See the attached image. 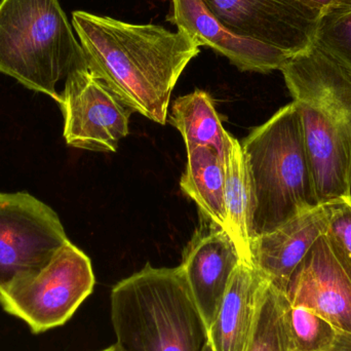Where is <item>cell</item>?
Returning a JSON list of instances; mask_svg holds the SVG:
<instances>
[{
	"mask_svg": "<svg viewBox=\"0 0 351 351\" xmlns=\"http://www.w3.org/2000/svg\"><path fill=\"white\" fill-rule=\"evenodd\" d=\"M72 26L88 69L134 112L166 125L173 90L199 43L184 31L84 10L72 12Z\"/></svg>",
	"mask_w": 351,
	"mask_h": 351,
	"instance_id": "1",
	"label": "cell"
},
{
	"mask_svg": "<svg viewBox=\"0 0 351 351\" xmlns=\"http://www.w3.org/2000/svg\"><path fill=\"white\" fill-rule=\"evenodd\" d=\"M110 315L123 351H204L208 344V326L180 265L147 263L117 282Z\"/></svg>",
	"mask_w": 351,
	"mask_h": 351,
	"instance_id": "2",
	"label": "cell"
},
{
	"mask_svg": "<svg viewBox=\"0 0 351 351\" xmlns=\"http://www.w3.org/2000/svg\"><path fill=\"white\" fill-rule=\"evenodd\" d=\"M241 147L255 196L253 237L321 206L294 101L256 128Z\"/></svg>",
	"mask_w": 351,
	"mask_h": 351,
	"instance_id": "3",
	"label": "cell"
},
{
	"mask_svg": "<svg viewBox=\"0 0 351 351\" xmlns=\"http://www.w3.org/2000/svg\"><path fill=\"white\" fill-rule=\"evenodd\" d=\"M86 64L59 0H0L1 73L58 102V82Z\"/></svg>",
	"mask_w": 351,
	"mask_h": 351,
	"instance_id": "4",
	"label": "cell"
},
{
	"mask_svg": "<svg viewBox=\"0 0 351 351\" xmlns=\"http://www.w3.org/2000/svg\"><path fill=\"white\" fill-rule=\"evenodd\" d=\"M95 284L90 258L69 241L40 271L0 290V305L40 334L65 325Z\"/></svg>",
	"mask_w": 351,
	"mask_h": 351,
	"instance_id": "5",
	"label": "cell"
},
{
	"mask_svg": "<svg viewBox=\"0 0 351 351\" xmlns=\"http://www.w3.org/2000/svg\"><path fill=\"white\" fill-rule=\"evenodd\" d=\"M68 241L45 202L26 192H0V290L40 271Z\"/></svg>",
	"mask_w": 351,
	"mask_h": 351,
	"instance_id": "6",
	"label": "cell"
},
{
	"mask_svg": "<svg viewBox=\"0 0 351 351\" xmlns=\"http://www.w3.org/2000/svg\"><path fill=\"white\" fill-rule=\"evenodd\" d=\"M58 104L64 139L71 147L117 152L119 141L129 135L134 111L86 64L70 72Z\"/></svg>",
	"mask_w": 351,
	"mask_h": 351,
	"instance_id": "7",
	"label": "cell"
},
{
	"mask_svg": "<svg viewBox=\"0 0 351 351\" xmlns=\"http://www.w3.org/2000/svg\"><path fill=\"white\" fill-rule=\"evenodd\" d=\"M231 32L294 55L313 43L319 16L292 0H202Z\"/></svg>",
	"mask_w": 351,
	"mask_h": 351,
	"instance_id": "8",
	"label": "cell"
},
{
	"mask_svg": "<svg viewBox=\"0 0 351 351\" xmlns=\"http://www.w3.org/2000/svg\"><path fill=\"white\" fill-rule=\"evenodd\" d=\"M285 295L351 335V263L328 233L313 243Z\"/></svg>",
	"mask_w": 351,
	"mask_h": 351,
	"instance_id": "9",
	"label": "cell"
},
{
	"mask_svg": "<svg viewBox=\"0 0 351 351\" xmlns=\"http://www.w3.org/2000/svg\"><path fill=\"white\" fill-rule=\"evenodd\" d=\"M295 103L319 204L351 197L350 128L315 107Z\"/></svg>",
	"mask_w": 351,
	"mask_h": 351,
	"instance_id": "10",
	"label": "cell"
},
{
	"mask_svg": "<svg viewBox=\"0 0 351 351\" xmlns=\"http://www.w3.org/2000/svg\"><path fill=\"white\" fill-rule=\"evenodd\" d=\"M170 2L169 22L195 39L200 47H210L226 57L241 71L270 73L280 70L292 56L278 47L231 32L208 12L202 0Z\"/></svg>",
	"mask_w": 351,
	"mask_h": 351,
	"instance_id": "11",
	"label": "cell"
},
{
	"mask_svg": "<svg viewBox=\"0 0 351 351\" xmlns=\"http://www.w3.org/2000/svg\"><path fill=\"white\" fill-rule=\"evenodd\" d=\"M280 71L293 101L315 107L351 129V73L328 51L313 41L291 56Z\"/></svg>",
	"mask_w": 351,
	"mask_h": 351,
	"instance_id": "12",
	"label": "cell"
},
{
	"mask_svg": "<svg viewBox=\"0 0 351 351\" xmlns=\"http://www.w3.org/2000/svg\"><path fill=\"white\" fill-rule=\"evenodd\" d=\"M329 204H321L251 241L252 266L280 292H286L293 274L313 243L328 232Z\"/></svg>",
	"mask_w": 351,
	"mask_h": 351,
	"instance_id": "13",
	"label": "cell"
},
{
	"mask_svg": "<svg viewBox=\"0 0 351 351\" xmlns=\"http://www.w3.org/2000/svg\"><path fill=\"white\" fill-rule=\"evenodd\" d=\"M241 262L228 233L210 221L208 228L196 232L184 251L180 266L208 329Z\"/></svg>",
	"mask_w": 351,
	"mask_h": 351,
	"instance_id": "14",
	"label": "cell"
},
{
	"mask_svg": "<svg viewBox=\"0 0 351 351\" xmlns=\"http://www.w3.org/2000/svg\"><path fill=\"white\" fill-rule=\"evenodd\" d=\"M268 284L253 266L241 262L208 328L210 350H247Z\"/></svg>",
	"mask_w": 351,
	"mask_h": 351,
	"instance_id": "15",
	"label": "cell"
},
{
	"mask_svg": "<svg viewBox=\"0 0 351 351\" xmlns=\"http://www.w3.org/2000/svg\"><path fill=\"white\" fill-rule=\"evenodd\" d=\"M225 210L227 233L243 263L252 265L251 241L255 196L241 143L229 135L224 154Z\"/></svg>",
	"mask_w": 351,
	"mask_h": 351,
	"instance_id": "16",
	"label": "cell"
},
{
	"mask_svg": "<svg viewBox=\"0 0 351 351\" xmlns=\"http://www.w3.org/2000/svg\"><path fill=\"white\" fill-rule=\"evenodd\" d=\"M180 186L208 220L226 231L224 160L214 148L197 146L188 150Z\"/></svg>",
	"mask_w": 351,
	"mask_h": 351,
	"instance_id": "17",
	"label": "cell"
},
{
	"mask_svg": "<svg viewBox=\"0 0 351 351\" xmlns=\"http://www.w3.org/2000/svg\"><path fill=\"white\" fill-rule=\"evenodd\" d=\"M168 121L181 133L186 148L210 146L224 160L229 134L223 128L208 93L195 90L173 103Z\"/></svg>",
	"mask_w": 351,
	"mask_h": 351,
	"instance_id": "18",
	"label": "cell"
},
{
	"mask_svg": "<svg viewBox=\"0 0 351 351\" xmlns=\"http://www.w3.org/2000/svg\"><path fill=\"white\" fill-rule=\"evenodd\" d=\"M247 351H294L288 324V299L270 282Z\"/></svg>",
	"mask_w": 351,
	"mask_h": 351,
	"instance_id": "19",
	"label": "cell"
},
{
	"mask_svg": "<svg viewBox=\"0 0 351 351\" xmlns=\"http://www.w3.org/2000/svg\"><path fill=\"white\" fill-rule=\"evenodd\" d=\"M288 324L294 351H325L333 346L338 330L311 309L291 305Z\"/></svg>",
	"mask_w": 351,
	"mask_h": 351,
	"instance_id": "20",
	"label": "cell"
},
{
	"mask_svg": "<svg viewBox=\"0 0 351 351\" xmlns=\"http://www.w3.org/2000/svg\"><path fill=\"white\" fill-rule=\"evenodd\" d=\"M313 41L351 73V5L319 16Z\"/></svg>",
	"mask_w": 351,
	"mask_h": 351,
	"instance_id": "21",
	"label": "cell"
},
{
	"mask_svg": "<svg viewBox=\"0 0 351 351\" xmlns=\"http://www.w3.org/2000/svg\"><path fill=\"white\" fill-rule=\"evenodd\" d=\"M328 234L351 263V197L329 202Z\"/></svg>",
	"mask_w": 351,
	"mask_h": 351,
	"instance_id": "22",
	"label": "cell"
},
{
	"mask_svg": "<svg viewBox=\"0 0 351 351\" xmlns=\"http://www.w3.org/2000/svg\"><path fill=\"white\" fill-rule=\"evenodd\" d=\"M305 10L315 12L317 16H323L332 10L351 5V0H292Z\"/></svg>",
	"mask_w": 351,
	"mask_h": 351,
	"instance_id": "23",
	"label": "cell"
},
{
	"mask_svg": "<svg viewBox=\"0 0 351 351\" xmlns=\"http://www.w3.org/2000/svg\"><path fill=\"white\" fill-rule=\"evenodd\" d=\"M325 351H351V335L338 331L335 343Z\"/></svg>",
	"mask_w": 351,
	"mask_h": 351,
	"instance_id": "24",
	"label": "cell"
},
{
	"mask_svg": "<svg viewBox=\"0 0 351 351\" xmlns=\"http://www.w3.org/2000/svg\"><path fill=\"white\" fill-rule=\"evenodd\" d=\"M99 351H123L121 348H119L117 343L114 346H109V348H105V350H99Z\"/></svg>",
	"mask_w": 351,
	"mask_h": 351,
	"instance_id": "25",
	"label": "cell"
},
{
	"mask_svg": "<svg viewBox=\"0 0 351 351\" xmlns=\"http://www.w3.org/2000/svg\"><path fill=\"white\" fill-rule=\"evenodd\" d=\"M204 351H212V350H210V346H208H208H206V350H204Z\"/></svg>",
	"mask_w": 351,
	"mask_h": 351,
	"instance_id": "26",
	"label": "cell"
}]
</instances>
